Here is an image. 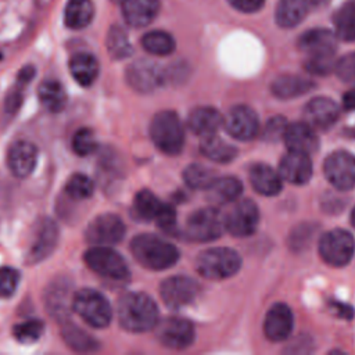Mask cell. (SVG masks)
<instances>
[{"instance_id": "f6af8a7d", "label": "cell", "mask_w": 355, "mask_h": 355, "mask_svg": "<svg viewBox=\"0 0 355 355\" xmlns=\"http://www.w3.org/2000/svg\"><path fill=\"white\" fill-rule=\"evenodd\" d=\"M334 71L337 76L347 83H355V51L343 55L336 61Z\"/></svg>"}, {"instance_id": "7a4b0ae2", "label": "cell", "mask_w": 355, "mask_h": 355, "mask_svg": "<svg viewBox=\"0 0 355 355\" xmlns=\"http://www.w3.org/2000/svg\"><path fill=\"white\" fill-rule=\"evenodd\" d=\"M136 261L147 269L164 270L176 263L179 251L169 241L154 234H139L130 241Z\"/></svg>"}, {"instance_id": "f35d334b", "label": "cell", "mask_w": 355, "mask_h": 355, "mask_svg": "<svg viewBox=\"0 0 355 355\" xmlns=\"http://www.w3.org/2000/svg\"><path fill=\"white\" fill-rule=\"evenodd\" d=\"M161 207H162V202L150 190H146V189L139 191L133 201V211L137 215V218L143 220L155 219Z\"/></svg>"}, {"instance_id": "6da1fadb", "label": "cell", "mask_w": 355, "mask_h": 355, "mask_svg": "<svg viewBox=\"0 0 355 355\" xmlns=\"http://www.w3.org/2000/svg\"><path fill=\"white\" fill-rule=\"evenodd\" d=\"M119 324L132 333H143L155 327L158 309L151 297L144 293H128L118 301Z\"/></svg>"}, {"instance_id": "8d00e7d4", "label": "cell", "mask_w": 355, "mask_h": 355, "mask_svg": "<svg viewBox=\"0 0 355 355\" xmlns=\"http://www.w3.org/2000/svg\"><path fill=\"white\" fill-rule=\"evenodd\" d=\"M141 46L150 54L168 55L175 50V40L164 31H151L141 37Z\"/></svg>"}, {"instance_id": "74e56055", "label": "cell", "mask_w": 355, "mask_h": 355, "mask_svg": "<svg viewBox=\"0 0 355 355\" xmlns=\"http://www.w3.org/2000/svg\"><path fill=\"white\" fill-rule=\"evenodd\" d=\"M183 178L187 186L196 190H208L211 184L216 180V173L214 169L207 168L200 164L189 165L184 172Z\"/></svg>"}, {"instance_id": "ee69618b", "label": "cell", "mask_w": 355, "mask_h": 355, "mask_svg": "<svg viewBox=\"0 0 355 355\" xmlns=\"http://www.w3.org/2000/svg\"><path fill=\"white\" fill-rule=\"evenodd\" d=\"M19 272L11 266L0 268V297H11L19 284Z\"/></svg>"}, {"instance_id": "5bb4252c", "label": "cell", "mask_w": 355, "mask_h": 355, "mask_svg": "<svg viewBox=\"0 0 355 355\" xmlns=\"http://www.w3.org/2000/svg\"><path fill=\"white\" fill-rule=\"evenodd\" d=\"M58 241V227L57 223L50 219H42L36 229L33 240L26 252V263H37L46 259L57 247Z\"/></svg>"}, {"instance_id": "8fae6325", "label": "cell", "mask_w": 355, "mask_h": 355, "mask_svg": "<svg viewBox=\"0 0 355 355\" xmlns=\"http://www.w3.org/2000/svg\"><path fill=\"white\" fill-rule=\"evenodd\" d=\"M125 236L123 220L114 214L96 216L86 227L85 237L96 245H111L119 243Z\"/></svg>"}, {"instance_id": "db71d44e", "label": "cell", "mask_w": 355, "mask_h": 355, "mask_svg": "<svg viewBox=\"0 0 355 355\" xmlns=\"http://www.w3.org/2000/svg\"><path fill=\"white\" fill-rule=\"evenodd\" d=\"M351 222H352V225H354V227H355V208H354V211H352V214H351Z\"/></svg>"}, {"instance_id": "83f0119b", "label": "cell", "mask_w": 355, "mask_h": 355, "mask_svg": "<svg viewBox=\"0 0 355 355\" xmlns=\"http://www.w3.org/2000/svg\"><path fill=\"white\" fill-rule=\"evenodd\" d=\"M69 71L72 78L80 85V86H90L100 71L98 61L94 55L89 53H78L72 55L69 60Z\"/></svg>"}, {"instance_id": "1f68e13d", "label": "cell", "mask_w": 355, "mask_h": 355, "mask_svg": "<svg viewBox=\"0 0 355 355\" xmlns=\"http://www.w3.org/2000/svg\"><path fill=\"white\" fill-rule=\"evenodd\" d=\"M334 35L344 42L355 40V0L345 1L334 14Z\"/></svg>"}, {"instance_id": "ba28073f", "label": "cell", "mask_w": 355, "mask_h": 355, "mask_svg": "<svg viewBox=\"0 0 355 355\" xmlns=\"http://www.w3.org/2000/svg\"><path fill=\"white\" fill-rule=\"evenodd\" d=\"M223 229V215L214 208H201L187 218L184 234L194 241H212L222 234Z\"/></svg>"}, {"instance_id": "5b68a950", "label": "cell", "mask_w": 355, "mask_h": 355, "mask_svg": "<svg viewBox=\"0 0 355 355\" xmlns=\"http://www.w3.org/2000/svg\"><path fill=\"white\" fill-rule=\"evenodd\" d=\"M72 309L92 327L104 329L110 324L112 309L108 300L93 288H80L73 294Z\"/></svg>"}, {"instance_id": "ffe728a7", "label": "cell", "mask_w": 355, "mask_h": 355, "mask_svg": "<svg viewBox=\"0 0 355 355\" xmlns=\"http://www.w3.org/2000/svg\"><path fill=\"white\" fill-rule=\"evenodd\" d=\"M279 175L282 179L294 184L306 183L312 176V162L309 155L298 151H288L280 161Z\"/></svg>"}, {"instance_id": "681fc988", "label": "cell", "mask_w": 355, "mask_h": 355, "mask_svg": "<svg viewBox=\"0 0 355 355\" xmlns=\"http://www.w3.org/2000/svg\"><path fill=\"white\" fill-rule=\"evenodd\" d=\"M229 4L241 12H255L262 8L265 0H227Z\"/></svg>"}, {"instance_id": "603a6c76", "label": "cell", "mask_w": 355, "mask_h": 355, "mask_svg": "<svg viewBox=\"0 0 355 355\" xmlns=\"http://www.w3.org/2000/svg\"><path fill=\"white\" fill-rule=\"evenodd\" d=\"M283 140L286 141L290 151H298L308 155L316 151L319 146L315 129L306 122H295L287 125Z\"/></svg>"}, {"instance_id": "f5cc1de1", "label": "cell", "mask_w": 355, "mask_h": 355, "mask_svg": "<svg viewBox=\"0 0 355 355\" xmlns=\"http://www.w3.org/2000/svg\"><path fill=\"white\" fill-rule=\"evenodd\" d=\"M326 1H327V0H309V4H311L312 8H315V7H319V6L324 4Z\"/></svg>"}, {"instance_id": "f546056e", "label": "cell", "mask_w": 355, "mask_h": 355, "mask_svg": "<svg viewBox=\"0 0 355 355\" xmlns=\"http://www.w3.org/2000/svg\"><path fill=\"white\" fill-rule=\"evenodd\" d=\"M94 17V7L90 0H69L64 12V22L71 29L86 28Z\"/></svg>"}, {"instance_id": "484cf974", "label": "cell", "mask_w": 355, "mask_h": 355, "mask_svg": "<svg viewBox=\"0 0 355 355\" xmlns=\"http://www.w3.org/2000/svg\"><path fill=\"white\" fill-rule=\"evenodd\" d=\"M250 180L254 190L263 196H275L282 190V176L265 164H257L251 168Z\"/></svg>"}, {"instance_id": "d590c367", "label": "cell", "mask_w": 355, "mask_h": 355, "mask_svg": "<svg viewBox=\"0 0 355 355\" xmlns=\"http://www.w3.org/2000/svg\"><path fill=\"white\" fill-rule=\"evenodd\" d=\"M105 44H107L108 54L115 60L126 58L133 51L126 31L123 28H121L119 25H114L110 28V31L107 33Z\"/></svg>"}, {"instance_id": "9f6ffc18", "label": "cell", "mask_w": 355, "mask_h": 355, "mask_svg": "<svg viewBox=\"0 0 355 355\" xmlns=\"http://www.w3.org/2000/svg\"><path fill=\"white\" fill-rule=\"evenodd\" d=\"M0 58H1V55H0Z\"/></svg>"}, {"instance_id": "2e32d148", "label": "cell", "mask_w": 355, "mask_h": 355, "mask_svg": "<svg viewBox=\"0 0 355 355\" xmlns=\"http://www.w3.org/2000/svg\"><path fill=\"white\" fill-rule=\"evenodd\" d=\"M227 133L237 140H251L258 135L259 121L254 110L247 105L233 107L223 118Z\"/></svg>"}, {"instance_id": "cb8c5ba5", "label": "cell", "mask_w": 355, "mask_h": 355, "mask_svg": "<svg viewBox=\"0 0 355 355\" xmlns=\"http://www.w3.org/2000/svg\"><path fill=\"white\" fill-rule=\"evenodd\" d=\"M122 15L133 28L147 26L159 11V0H122Z\"/></svg>"}, {"instance_id": "4fadbf2b", "label": "cell", "mask_w": 355, "mask_h": 355, "mask_svg": "<svg viewBox=\"0 0 355 355\" xmlns=\"http://www.w3.org/2000/svg\"><path fill=\"white\" fill-rule=\"evenodd\" d=\"M200 286L187 276H172L162 282L159 294L164 304L172 309L189 305L198 294Z\"/></svg>"}, {"instance_id": "bcb514c9", "label": "cell", "mask_w": 355, "mask_h": 355, "mask_svg": "<svg viewBox=\"0 0 355 355\" xmlns=\"http://www.w3.org/2000/svg\"><path fill=\"white\" fill-rule=\"evenodd\" d=\"M334 65H336L334 55L306 57V61H305L306 71L313 75H326L334 69Z\"/></svg>"}, {"instance_id": "8992f818", "label": "cell", "mask_w": 355, "mask_h": 355, "mask_svg": "<svg viewBox=\"0 0 355 355\" xmlns=\"http://www.w3.org/2000/svg\"><path fill=\"white\" fill-rule=\"evenodd\" d=\"M86 265L100 276L123 280L129 276L125 259L108 245H96L89 248L83 257Z\"/></svg>"}, {"instance_id": "e575fe53", "label": "cell", "mask_w": 355, "mask_h": 355, "mask_svg": "<svg viewBox=\"0 0 355 355\" xmlns=\"http://www.w3.org/2000/svg\"><path fill=\"white\" fill-rule=\"evenodd\" d=\"M61 334H62L65 343L75 351L89 352V351H94L98 348V343L94 340V337L89 336L80 327H78L69 322H64Z\"/></svg>"}, {"instance_id": "ab89813d", "label": "cell", "mask_w": 355, "mask_h": 355, "mask_svg": "<svg viewBox=\"0 0 355 355\" xmlns=\"http://www.w3.org/2000/svg\"><path fill=\"white\" fill-rule=\"evenodd\" d=\"M33 75H35L33 67H25L19 71L17 83L6 98V111L7 112H15L19 108L22 98H24V90H25L26 85L31 82V79L33 78Z\"/></svg>"}, {"instance_id": "f907efd6", "label": "cell", "mask_w": 355, "mask_h": 355, "mask_svg": "<svg viewBox=\"0 0 355 355\" xmlns=\"http://www.w3.org/2000/svg\"><path fill=\"white\" fill-rule=\"evenodd\" d=\"M343 104H344V108L345 110H349V111H355V89L347 92L344 94V98H343Z\"/></svg>"}, {"instance_id": "d6a6232c", "label": "cell", "mask_w": 355, "mask_h": 355, "mask_svg": "<svg viewBox=\"0 0 355 355\" xmlns=\"http://www.w3.org/2000/svg\"><path fill=\"white\" fill-rule=\"evenodd\" d=\"M200 150L208 159L214 162H229L237 154L236 147L226 143L223 139H220L216 135H209L202 137Z\"/></svg>"}, {"instance_id": "30bf717a", "label": "cell", "mask_w": 355, "mask_h": 355, "mask_svg": "<svg viewBox=\"0 0 355 355\" xmlns=\"http://www.w3.org/2000/svg\"><path fill=\"white\" fill-rule=\"evenodd\" d=\"M155 336L164 347L171 349H183L193 343L194 327L187 319L168 316L157 322Z\"/></svg>"}, {"instance_id": "277c9868", "label": "cell", "mask_w": 355, "mask_h": 355, "mask_svg": "<svg viewBox=\"0 0 355 355\" xmlns=\"http://www.w3.org/2000/svg\"><path fill=\"white\" fill-rule=\"evenodd\" d=\"M240 255L234 250L225 247L208 248L200 252L196 261L197 272L212 280H220L233 276L240 269Z\"/></svg>"}, {"instance_id": "7402d4cb", "label": "cell", "mask_w": 355, "mask_h": 355, "mask_svg": "<svg viewBox=\"0 0 355 355\" xmlns=\"http://www.w3.org/2000/svg\"><path fill=\"white\" fill-rule=\"evenodd\" d=\"M293 313L286 304H275L266 313L263 331L272 341L286 340L293 330Z\"/></svg>"}, {"instance_id": "7dc6e473", "label": "cell", "mask_w": 355, "mask_h": 355, "mask_svg": "<svg viewBox=\"0 0 355 355\" xmlns=\"http://www.w3.org/2000/svg\"><path fill=\"white\" fill-rule=\"evenodd\" d=\"M154 220L157 222L158 227H161L165 232H171L175 227V225H176L175 209L171 205H168V204H162V207L158 211V214H157Z\"/></svg>"}, {"instance_id": "e0dca14e", "label": "cell", "mask_w": 355, "mask_h": 355, "mask_svg": "<svg viewBox=\"0 0 355 355\" xmlns=\"http://www.w3.org/2000/svg\"><path fill=\"white\" fill-rule=\"evenodd\" d=\"M46 308L49 313L60 320L67 322L72 309L73 294L71 293V286L65 279L54 280L46 290Z\"/></svg>"}, {"instance_id": "f1b7e54d", "label": "cell", "mask_w": 355, "mask_h": 355, "mask_svg": "<svg viewBox=\"0 0 355 355\" xmlns=\"http://www.w3.org/2000/svg\"><path fill=\"white\" fill-rule=\"evenodd\" d=\"M311 10L309 0H279L276 22L282 28H293L298 25Z\"/></svg>"}, {"instance_id": "c3c4849f", "label": "cell", "mask_w": 355, "mask_h": 355, "mask_svg": "<svg viewBox=\"0 0 355 355\" xmlns=\"http://www.w3.org/2000/svg\"><path fill=\"white\" fill-rule=\"evenodd\" d=\"M287 128L286 119L282 116H275L272 119L268 121L265 130H263V136L266 140H279L283 139L284 130Z\"/></svg>"}, {"instance_id": "ac0fdd59", "label": "cell", "mask_w": 355, "mask_h": 355, "mask_svg": "<svg viewBox=\"0 0 355 355\" xmlns=\"http://www.w3.org/2000/svg\"><path fill=\"white\" fill-rule=\"evenodd\" d=\"M37 162V148L28 140L14 141L7 153V164L11 173L17 178L29 176Z\"/></svg>"}, {"instance_id": "d4e9b609", "label": "cell", "mask_w": 355, "mask_h": 355, "mask_svg": "<svg viewBox=\"0 0 355 355\" xmlns=\"http://www.w3.org/2000/svg\"><path fill=\"white\" fill-rule=\"evenodd\" d=\"M187 123L191 132L205 137L218 132L223 125V116L212 107H198L190 112Z\"/></svg>"}, {"instance_id": "11a10c76", "label": "cell", "mask_w": 355, "mask_h": 355, "mask_svg": "<svg viewBox=\"0 0 355 355\" xmlns=\"http://www.w3.org/2000/svg\"><path fill=\"white\" fill-rule=\"evenodd\" d=\"M114 1H119V3H121V1H122V0H114Z\"/></svg>"}, {"instance_id": "836d02e7", "label": "cell", "mask_w": 355, "mask_h": 355, "mask_svg": "<svg viewBox=\"0 0 355 355\" xmlns=\"http://www.w3.org/2000/svg\"><path fill=\"white\" fill-rule=\"evenodd\" d=\"M241 182L233 176L216 178V180L208 189L209 197L216 201L218 204H227L233 202L241 194Z\"/></svg>"}, {"instance_id": "7bdbcfd3", "label": "cell", "mask_w": 355, "mask_h": 355, "mask_svg": "<svg viewBox=\"0 0 355 355\" xmlns=\"http://www.w3.org/2000/svg\"><path fill=\"white\" fill-rule=\"evenodd\" d=\"M72 147H73V151L80 157H86L92 154L97 147V141L93 130L90 128L78 129L72 139Z\"/></svg>"}, {"instance_id": "52a82bcc", "label": "cell", "mask_w": 355, "mask_h": 355, "mask_svg": "<svg viewBox=\"0 0 355 355\" xmlns=\"http://www.w3.org/2000/svg\"><path fill=\"white\" fill-rule=\"evenodd\" d=\"M355 251L352 234L344 229H333L324 233L319 241V252L323 261L333 266L347 265Z\"/></svg>"}, {"instance_id": "4dcf8cb0", "label": "cell", "mask_w": 355, "mask_h": 355, "mask_svg": "<svg viewBox=\"0 0 355 355\" xmlns=\"http://www.w3.org/2000/svg\"><path fill=\"white\" fill-rule=\"evenodd\" d=\"M37 96L40 104L50 112H60L67 104V93L64 86L54 79L42 82L37 89Z\"/></svg>"}, {"instance_id": "9a60e30c", "label": "cell", "mask_w": 355, "mask_h": 355, "mask_svg": "<svg viewBox=\"0 0 355 355\" xmlns=\"http://www.w3.org/2000/svg\"><path fill=\"white\" fill-rule=\"evenodd\" d=\"M126 80L132 89L140 93H150L161 86L164 71L153 61L137 60L128 67Z\"/></svg>"}, {"instance_id": "7c38bea8", "label": "cell", "mask_w": 355, "mask_h": 355, "mask_svg": "<svg viewBox=\"0 0 355 355\" xmlns=\"http://www.w3.org/2000/svg\"><path fill=\"white\" fill-rule=\"evenodd\" d=\"M326 179L338 190L355 186V157L347 151H336L324 161Z\"/></svg>"}, {"instance_id": "9c48e42d", "label": "cell", "mask_w": 355, "mask_h": 355, "mask_svg": "<svg viewBox=\"0 0 355 355\" xmlns=\"http://www.w3.org/2000/svg\"><path fill=\"white\" fill-rule=\"evenodd\" d=\"M259 222V211L251 200L236 201L230 209L223 215L225 229L236 237H245L252 234Z\"/></svg>"}, {"instance_id": "44dd1931", "label": "cell", "mask_w": 355, "mask_h": 355, "mask_svg": "<svg viewBox=\"0 0 355 355\" xmlns=\"http://www.w3.org/2000/svg\"><path fill=\"white\" fill-rule=\"evenodd\" d=\"M336 46L337 37L327 29H311L298 40V47L306 54V57L334 55Z\"/></svg>"}, {"instance_id": "d6986e66", "label": "cell", "mask_w": 355, "mask_h": 355, "mask_svg": "<svg viewBox=\"0 0 355 355\" xmlns=\"http://www.w3.org/2000/svg\"><path fill=\"white\" fill-rule=\"evenodd\" d=\"M338 105L327 97L312 98L304 108V118L313 129H327L338 118Z\"/></svg>"}, {"instance_id": "3957f363", "label": "cell", "mask_w": 355, "mask_h": 355, "mask_svg": "<svg viewBox=\"0 0 355 355\" xmlns=\"http://www.w3.org/2000/svg\"><path fill=\"white\" fill-rule=\"evenodd\" d=\"M150 136L157 148L168 155H176L183 148L184 130L173 111H161L154 115L150 123Z\"/></svg>"}, {"instance_id": "816d5d0a", "label": "cell", "mask_w": 355, "mask_h": 355, "mask_svg": "<svg viewBox=\"0 0 355 355\" xmlns=\"http://www.w3.org/2000/svg\"><path fill=\"white\" fill-rule=\"evenodd\" d=\"M333 309L337 312L338 316H343V318H347V319L352 316V309L348 305H343L340 302H336V304H333Z\"/></svg>"}, {"instance_id": "b9f144b4", "label": "cell", "mask_w": 355, "mask_h": 355, "mask_svg": "<svg viewBox=\"0 0 355 355\" xmlns=\"http://www.w3.org/2000/svg\"><path fill=\"white\" fill-rule=\"evenodd\" d=\"M93 190H94V183L85 173L72 175L65 184L67 194L75 200L89 198L93 194Z\"/></svg>"}, {"instance_id": "4316f807", "label": "cell", "mask_w": 355, "mask_h": 355, "mask_svg": "<svg viewBox=\"0 0 355 355\" xmlns=\"http://www.w3.org/2000/svg\"><path fill=\"white\" fill-rule=\"evenodd\" d=\"M313 86L315 83L308 78L286 73L273 80L270 90L279 98H293L312 90Z\"/></svg>"}, {"instance_id": "60d3db41", "label": "cell", "mask_w": 355, "mask_h": 355, "mask_svg": "<svg viewBox=\"0 0 355 355\" xmlns=\"http://www.w3.org/2000/svg\"><path fill=\"white\" fill-rule=\"evenodd\" d=\"M44 331V324L39 319H31L26 322H21L12 327V334L17 341L22 344L36 343Z\"/></svg>"}]
</instances>
